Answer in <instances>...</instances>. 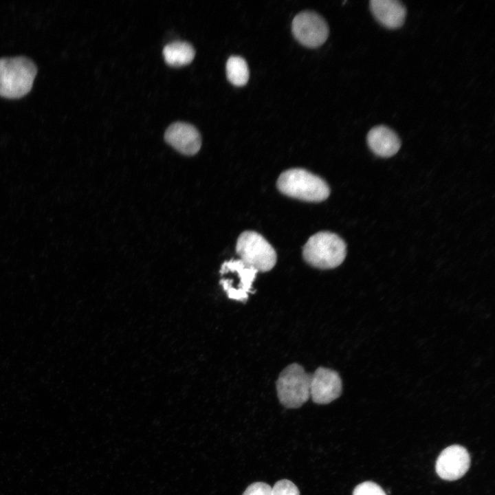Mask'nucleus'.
I'll return each instance as SVG.
<instances>
[{"label": "nucleus", "instance_id": "17", "mask_svg": "<svg viewBox=\"0 0 495 495\" xmlns=\"http://www.w3.org/2000/svg\"><path fill=\"white\" fill-rule=\"evenodd\" d=\"M242 495H272V487L263 482H256L250 485Z\"/></svg>", "mask_w": 495, "mask_h": 495}, {"label": "nucleus", "instance_id": "8", "mask_svg": "<svg viewBox=\"0 0 495 495\" xmlns=\"http://www.w3.org/2000/svg\"><path fill=\"white\" fill-rule=\"evenodd\" d=\"M342 393V380L331 369L319 367L311 375L309 393L314 402L327 404L336 399Z\"/></svg>", "mask_w": 495, "mask_h": 495}, {"label": "nucleus", "instance_id": "2", "mask_svg": "<svg viewBox=\"0 0 495 495\" xmlns=\"http://www.w3.org/2000/svg\"><path fill=\"white\" fill-rule=\"evenodd\" d=\"M37 72L36 65L25 56L0 58V96L18 98L28 94Z\"/></svg>", "mask_w": 495, "mask_h": 495}, {"label": "nucleus", "instance_id": "14", "mask_svg": "<svg viewBox=\"0 0 495 495\" xmlns=\"http://www.w3.org/2000/svg\"><path fill=\"white\" fill-rule=\"evenodd\" d=\"M226 74L234 85H245L249 79V69L245 59L237 56H230L226 63Z\"/></svg>", "mask_w": 495, "mask_h": 495}, {"label": "nucleus", "instance_id": "16", "mask_svg": "<svg viewBox=\"0 0 495 495\" xmlns=\"http://www.w3.org/2000/svg\"><path fill=\"white\" fill-rule=\"evenodd\" d=\"M353 495H386L383 489L377 483L366 481L358 485Z\"/></svg>", "mask_w": 495, "mask_h": 495}, {"label": "nucleus", "instance_id": "1", "mask_svg": "<svg viewBox=\"0 0 495 495\" xmlns=\"http://www.w3.org/2000/svg\"><path fill=\"white\" fill-rule=\"evenodd\" d=\"M276 185L283 194L305 201H322L330 194L324 180L303 168H295L283 172Z\"/></svg>", "mask_w": 495, "mask_h": 495}, {"label": "nucleus", "instance_id": "13", "mask_svg": "<svg viewBox=\"0 0 495 495\" xmlns=\"http://www.w3.org/2000/svg\"><path fill=\"white\" fill-rule=\"evenodd\" d=\"M195 51L188 42L175 41L167 44L163 50L165 61L170 65L182 66L190 63Z\"/></svg>", "mask_w": 495, "mask_h": 495}, {"label": "nucleus", "instance_id": "3", "mask_svg": "<svg viewBox=\"0 0 495 495\" xmlns=\"http://www.w3.org/2000/svg\"><path fill=\"white\" fill-rule=\"evenodd\" d=\"M346 254L345 242L338 234L320 232L310 236L302 250L305 261L319 269H332L339 266Z\"/></svg>", "mask_w": 495, "mask_h": 495}, {"label": "nucleus", "instance_id": "15", "mask_svg": "<svg viewBox=\"0 0 495 495\" xmlns=\"http://www.w3.org/2000/svg\"><path fill=\"white\" fill-rule=\"evenodd\" d=\"M272 495H300L297 486L292 481L283 479L272 487Z\"/></svg>", "mask_w": 495, "mask_h": 495}, {"label": "nucleus", "instance_id": "6", "mask_svg": "<svg viewBox=\"0 0 495 495\" xmlns=\"http://www.w3.org/2000/svg\"><path fill=\"white\" fill-rule=\"evenodd\" d=\"M220 280L229 298L245 302L249 294L253 293L252 283L258 272L240 259H231L221 265Z\"/></svg>", "mask_w": 495, "mask_h": 495}, {"label": "nucleus", "instance_id": "9", "mask_svg": "<svg viewBox=\"0 0 495 495\" xmlns=\"http://www.w3.org/2000/svg\"><path fill=\"white\" fill-rule=\"evenodd\" d=\"M470 457L468 450L459 445L445 448L436 462V472L443 480L454 481L462 477L468 470Z\"/></svg>", "mask_w": 495, "mask_h": 495}, {"label": "nucleus", "instance_id": "10", "mask_svg": "<svg viewBox=\"0 0 495 495\" xmlns=\"http://www.w3.org/2000/svg\"><path fill=\"white\" fill-rule=\"evenodd\" d=\"M165 140L184 155L196 154L201 146L198 130L192 124L177 122L170 124L165 131Z\"/></svg>", "mask_w": 495, "mask_h": 495}, {"label": "nucleus", "instance_id": "4", "mask_svg": "<svg viewBox=\"0 0 495 495\" xmlns=\"http://www.w3.org/2000/svg\"><path fill=\"white\" fill-rule=\"evenodd\" d=\"M310 377L303 367L296 363L287 366L276 382L278 398L285 407L296 408L310 397Z\"/></svg>", "mask_w": 495, "mask_h": 495}, {"label": "nucleus", "instance_id": "11", "mask_svg": "<svg viewBox=\"0 0 495 495\" xmlns=\"http://www.w3.org/2000/svg\"><path fill=\"white\" fill-rule=\"evenodd\" d=\"M366 140L373 153L382 157L394 155L401 146V141L397 133L384 125L372 128L367 134Z\"/></svg>", "mask_w": 495, "mask_h": 495}, {"label": "nucleus", "instance_id": "7", "mask_svg": "<svg viewBox=\"0 0 495 495\" xmlns=\"http://www.w3.org/2000/svg\"><path fill=\"white\" fill-rule=\"evenodd\" d=\"M292 30L298 42L311 48L322 45L329 36L326 21L316 12L310 11L298 14L293 19Z\"/></svg>", "mask_w": 495, "mask_h": 495}, {"label": "nucleus", "instance_id": "5", "mask_svg": "<svg viewBox=\"0 0 495 495\" xmlns=\"http://www.w3.org/2000/svg\"><path fill=\"white\" fill-rule=\"evenodd\" d=\"M236 251L245 264L258 272L271 270L276 263L277 256L272 245L254 231L242 232L236 241Z\"/></svg>", "mask_w": 495, "mask_h": 495}, {"label": "nucleus", "instance_id": "12", "mask_svg": "<svg viewBox=\"0 0 495 495\" xmlns=\"http://www.w3.org/2000/svg\"><path fill=\"white\" fill-rule=\"evenodd\" d=\"M370 9L377 21L389 29L400 28L404 23L406 9L397 0H371Z\"/></svg>", "mask_w": 495, "mask_h": 495}]
</instances>
